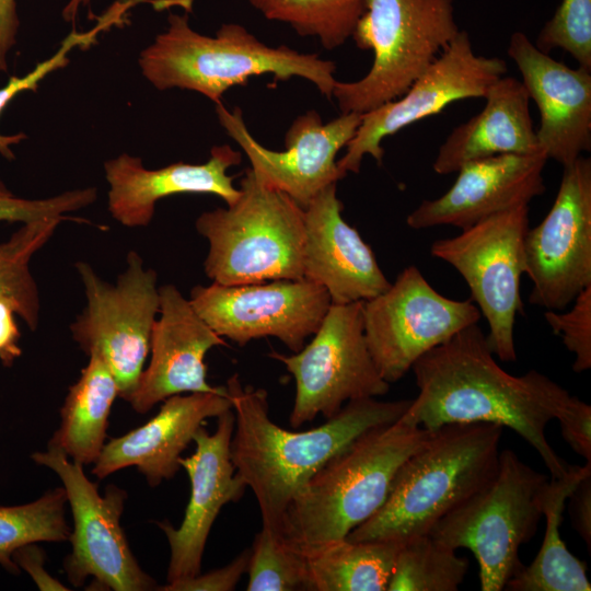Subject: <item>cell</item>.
Here are the masks:
<instances>
[{
    "label": "cell",
    "mask_w": 591,
    "mask_h": 591,
    "mask_svg": "<svg viewBox=\"0 0 591 591\" xmlns=\"http://www.w3.org/2000/svg\"><path fill=\"white\" fill-rule=\"evenodd\" d=\"M412 369L418 395L399 418L402 422L429 431L451 424L499 425L538 453L553 479L571 470L548 442L546 427L572 395L534 369L519 376L506 372L477 324L427 351Z\"/></svg>",
    "instance_id": "1"
},
{
    "label": "cell",
    "mask_w": 591,
    "mask_h": 591,
    "mask_svg": "<svg viewBox=\"0 0 591 591\" xmlns=\"http://www.w3.org/2000/svg\"><path fill=\"white\" fill-rule=\"evenodd\" d=\"M225 387L234 413L232 463L255 495L262 526L279 535L286 510L309 479L366 431L397 421L412 401H350L323 425L290 431L271 420L264 389L243 386L237 374Z\"/></svg>",
    "instance_id": "2"
},
{
    "label": "cell",
    "mask_w": 591,
    "mask_h": 591,
    "mask_svg": "<svg viewBox=\"0 0 591 591\" xmlns=\"http://www.w3.org/2000/svg\"><path fill=\"white\" fill-rule=\"evenodd\" d=\"M502 431L488 422L451 424L431 431L398 468L381 508L346 538L404 542L428 534L494 477Z\"/></svg>",
    "instance_id": "3"
},
{
    "label": "cell",
    "mask_w": 591,
    "mask_h": 591,
    "mask_svg": "<svg viewBox=\"0 0 591 591\" xmlns=\"http://www.w3.org/2000/svg\"><path fill=\"white\" fill-rule=\"evenodd\" d=\"M430 433L398 419L356 438L294 497L280 535L303 554L345 538L381 508L398 468Z\"/></svg>",
    "instance_id": "4"
},
{
    "label": "cell",
    "mask_w": 591,
    "mask_h": 591,
    "mask_svg": "<svg viewBox=\"0 0 591 591\" xmlns=\"http://www.w3.org/2000/svg\"><path fill=\"white\" fill-rule=\"evenodd\" d=\"M138 65L155 89L194 91L215 104L230 88L263 74L306 79L327 99L337 82L334 61L286 45L267 46L237 23L222 24L213 37L202 35L190 27L188 12L169 13L166 30L140 53Z\"/></svg>",
    "instance_id": "5"
},
{
    "label": "cell",
    "mask_w": 591,
    "mask_h": 591,
    "mask_svg": "<svg viewBox=\"0 0 591 591\" xmlns=\"http://www.w3.org/2000/svg\"><path fill=\"white\" fill-rule=\"evenodd\" d=\"M239 189L235 202L196 219L209 243L205 274L224 286L302 279L303 209L260 183L252 169Z\"/></svg>",
    "instance_id": "6"
},
{
    "label": "cell",
    "mask_w": 591,
    "mask_h": 591,
    "mask_svg": "<svg viewBox=\"0 0 591 591\" xmlns=\"http://www.w3.org/2000/svg\"><path fill=\"white\" fill-rule=\"evenodd\" d=\"M453 0H364L351 38L372 50L368 73L336 82L341 113H368L403 95L460 32Z\"/></svg>",
    "instance_id": "7"
},
{
    "label": "cell",
    "mask_w": 591,
    "mask_h": 591,
    "mask_svg": "<svg viewBox=\"0 0 591 591\" xmlns=\"http://www.w3.org/2000/svg\"><path fill=\"white\" fill-rule=\"evenodd\" d=\"M548 480L505 449L494 477L428 534L455 551H471L479 567L480 590L501 591L523 567L520 547L536 533Z\"/></svg>",
    "instance_id": "8"
},
{
    "label": "cell",
    "mask_w": 591,
    "mask_h": 591,
    "mask_svg": "<svg viewBox=\"0 0 591 591\" xmlns=\"http://www.w3.org/2000/svg\"><path fill=\"white\" fill-rule=\"evenodd\" d=\"M76 269L83 285L86 306L70 325L73 340L88 356L97 352L112 371L119 397L129 402L150 352L160 296L154 269L146 268L136 251L126 258L115 283L102 279L81 260Z\"/></svg>",
    "instance_id": "9"
},
{
    "label": "cell",
    "mask_w": 591,
    "mask_h": 591,
    "mask_svg": "<svg viewBox=\"0 0 591 591\" xmlns=\"http://www.w3.org/2000/svg\"><path fill=\"white\" fill-rule=\"evenodd\" d=\"M529 206L488 217L449 239L437 240L430 254L454 267L466 281L472 301L486 318L490 350L501 361L517 360L514 324L523 314L520 294L525 274L524 239Z\"/></svg>",
    "instance_id": "10"
},
{
    "label": "cell",
    "mask_w": 591,
    "mask_h": 591,
    "mask_svg": "<svg viewBox=\"0 0 591 591\" xmlns=\"http://www.w3.org/2000/svg\"><path fill=\"white\" fill-rule=\"evenodd\" d=\"M362 303L331 304L301 350L290 356L269 354L285 364L296 382L291 427L299 428L320 414L331 418L350 401L389 392L390 383L380 375L368 349Z\"/></svg>",
    "instance_id": "11"
},
{
    "label": "cell",
    "mask_w": 591,
    "mask_h": 591,
    "mask_svg": "<svg viewBox=\"0 0 591 591\" xmlns=\"http://www.w3.org/2000/svg\"><path fill=\"white\" fill-rule=\"evenodd\" d=\"M31 459L54 471L66 491L73 520L71 553L63 561L70 583L81 587L92 578L91 584L99 590H158L155 580L139 566L120 525L127 493L109 485L101 496L83 466L58 449L35 452Z\"/></svg>",
    "instance_id": "12"
},
{
    "label": "cell",
    "mask_w": 591,
    "mask_h": 591,
    "mask_svg": "<svg viewBox=\"0 0 591 591\" xmlns=\"http://www.w3.org/2000/svg\"><path fill=\"white\" fill-rule=\"evenodd\" d=\"M363 332L380 375L401 380L427 351L480 320L472 300L449 299L416 266L399 273L381 294L362 303Z\"/></svg>",
    "instance_id": "13"
},
{
    "label": "cell",
    "mask_w": 591,
    "mask_h": 591,
    "mask_svg": "<svg viewBox=\"0 0 591 591\" xmlns=\"http://www.w3.org/2000/svg\"><path fill=\"white\" fill-rule=\"evenodd\" d=\"M529 301L563 311L591 286V160L564 167L553 206L524 239Z\"/></svg>",
    "instance_id": "14"
},
{
    "label": "cell",
    "mask_w": 591,
    "mask_h": 591,
    "mask_svg": "<svg viewBox=\"0 0 591 591\" xmlns=\"http://www.w3.org/2000/svg\"><path fill=\"white\" fill-rule=\"evenodd\" d=\"M189 300L220 337L244 346L271 336L294 352L317 331L332 304L323 287L304 278L198 285Z\"/></svg>",
    "instance_id": "15"
},
{
    "label": "cell",
    "mask_w": 591,
    "mask_h": 591,
    "mask_svg": "<svg viewBox=\"0 0 591 591\" xmlns=\"http://www.w3.org/2000/svg\"><path fill=\"white\" fill-rule=\"evenodd\" d=\"M499 57L474 51L466 31H460L451 44L399 97L362 114L361 123L337 161L345 173H359L364 155L382 163V140L405 127L439 114L449 104L486 95L488 88L507 73Z\"/></svg>",
    "instance_id": "16"
},
{
    "label": "cell",
    "mask_w": 591,
    "mask_h": 591,
    "mask_svg": "<svg viewBox=\"0 0 591 591\" xmlns=\"http://www.w3.org/2000/svg\"><path fill=\"white\" fill-rule=\"evenodd\" d=\"M216 114L227 134L245 152L258 181L286 194L302 209L325 187L347 175L338 167L336 157L352 139L362 117L358 113H341L324 124L316 111H308L287 130L286 150L274 151L251 135L239 107L229 111L218 103Z\"/></svg>",
    "instance_id": "17"
},
{
    "label": "cell",
    "mask_w": 591,
    "mask_h": 591,
    "mask_svg": "<svg viewBox=\"0 0 591 591\" xmlns=\"http://www.w3.org/2000/svg\"><path fill=\"white\" fill-rule=\"evenodd\" d=\"M233 429L234 413L230 409L217 417L213 433L202 425L193 439L194 453L179 459L190 482L184 519L177 529L166 522L158 523L170 546L167 582L200 573L206 543L220 510L241 499L247 488L231 460Z\"/></svg>",
    "instance_id": "18"
},
{
    "label": "cell",
    "mask_w": 591,
    "mask_h": 591,
    "mask_svg": "<svg viewBox=\"0 0 591 591\" xmlns=\"http://www.w3.org/2000/svg\"><path fill=\"white\" fill-rule=\"evenodd\" d=\"M507 54L538 108L541 149L563 167L570 165L591 149V71L552 58L520 31L511 35Z\"/></svg>",
    "instance_id": "19"
},
{
    "label": "cell",
    "mask_w": 591,
    "mask_h": 591,
    "mask_svg": "<svg viewBox=\"0 0 591 591\" xmlns=\"http://www.w3.org/2000/svg\"><path fill=\"white\" fill-rule=\"evenodd\" d=\"M544 151L507 153L471 161L459 169L453 185L440 197L426 199L406 219L420 230L451 225L464 230L496 213L529 202L545 193Z\"/></svg>",
    "instance_id": "20"
},
{
    "label": "cell",
    "mask_w": 591,
    "mask_h": 591,
    "mask_svg": "<svg viewBox=\"0 0 591 591\" xmlns=\"http://www.w3.org/2000/svg\"><path fill=\"white\" fill-rule=\"evenodd\" d=\"M159 316L150 340V361L129 399L135 412L144 414L170 396L217 392L207 381L205 357L227 343L198 314L189 299L174 285L159 287Z\"/></svg>",
    "instance_id": "21"
},
{
    "label": "cell",
    "mask_w": 591,
    "mask_h": 591,
    "mask_svg": "<svg viewBox=\"0 0 591 591\" xmlns=\"http://www.w3.org/2000/svg\"><path fill=\"white\" fill-rule=\"evenodd\" d=\"M336 184L303 209V278L323 287L332 304L370 300L391 285L371 247L343 218Z\"/></svg>",
    "instance_id": "22"
},
{
    "label": "cell",
    "mask_w": 591,
    "mask_h": 591,
    "mask_svg": "<svg viewBox=\"0 0 591 591\" xmlns=\"http://www.w3.org/2000/svg\"><path fill=\"white\" fill-rule=\"evenodd\" d=\"M242 154L230 146H213L201 164L176 162L147 169L142 160L121 153L104 163L108 184L107 208L114 220L127 228L147 227L160 199L177 194H211L227 206L236 201L240 189L228 170L241 163Z\"/></svg>",
    "instance_id": "23"
},
{
    "label": "cell",
    "mask_w": 591,
    "mask_h": 591,
    "mask_svg": "<svg viewBox=\"0 0 591 591\" xmlns=\"http://www.w3.org/2000/svg\"><path fill=\"white\" fill-rule=\"evenodd\" d=\"M230 409L232 402L225 385L217 392L170 396L144 425L105 443L92 473L103 479L135 466L155 487L178 472L183 451L206 420Z\"/></svg>",
    "instance_id": "24"
},
{
    "label": "cell",
    "mask_w": 591,
    "mask_h": 591,
    "mask_svg": "<svg viewBox=\"0 0 591 591\" xmlns=\"http://www.w3.org/2000/svg\"><path fill=\"white\" fill-rule=\"evenodd\" d=\"M484 99L483 111L455 127L439 147L432 165L436 173H456L471 161L494 155L543 151L521 80L505 74L488 88Z\"/></svg>",
    "instance_id": "25"
},
{
    "label": "cell",
    "mask_w": 591,
    "mask_h": 591,
    "mask_svg": "<svg viewBox=\"0 0 591 591\" xmlns=\"http://www.w3.org/2000/svg\"><path fill=\"white\" fill-rule=\"evenodd\" d=\"M117 382L97 352L89 355L88 364L67 393L60 409L61 422L48 442V448L62 451L80 465L94 464L106 439L108 417Z\"/></svg>",
    "instance_id": "26"
},
{
    "label": "cell",
    "mask_w": 591,
    "mask_h": 591,
    "mask_svg": "<svg viewBox=\"0 0 591 591\" xmlns=\"http://www.w3.org/2000/svg\"><path fill=\"white\" fill-rule=\"evenodd\" d=\"M591 473V462L572 465L569 473L548 480L542 502L545 535L536 557L506 584L509 591H590L587 565L572 555L560 537L566 501L578 482Z\"/></svg>",
    "instance_id": "27"
},
{
    "label": "cell",
    "mask_w": 591,
    "mask_h": 591,
    "mask_svg": "<svg viewBox=\"0 0 591 591\" xmlns=\"http://www.w3.org/2000/svg\"><path fill=\"white\" fill-rule=\"evenodd\" d=\"M402 541L346 537L304 554L310 591H387Z\"/></svg>",
    "instance_id": "28"
},
{
    "label": "cell",
    "mask_w": 591,
    "mask_h": 591,
    "mask_svg": "<svg viewBox=\"0 0 591 591\" xmlns=\"http://www.w3.org/2000/svg\"><path fill=\"white\" fill-rule=\"evenodd\" d=\"M62 218H44L22 225L0 243V296L11 301L18 316L36 331L40 298L31 271L33 256L50 240Z\"/></svg>",
    "instance_id": "29"
},
{
    "label": "cell",
    "mask_w": 591,
    "mask_h": 591,
    "mask_svg": "<svg viewBox=\"0 0 591 591\" xmlns=\"http://www.w3.org/2000/svg\"><path fill=\"white\" fill-rule=\"evenodd\" d=\"M468 571V559L421 534L399 547L387 591H456Z\"/></svg>",
    "instance_id": "30"
},
{
    "label": "cell",
    "mask_w": 591,
    "mask_h": 591,
    "mask_svg": "<svg viewBox=\"0 0 591 591\" xmlns=\"http://www.w3.org/2000/svg\"><path fill=\"white\" fill-rule=\"evenodd\" d=\"M267 20L289 24L332 50L351 37L364 0H248Z\"/></svg>",
    "instance_id": "31"
},
{
    "label": "cell",
    "mask_w": 591,
    "mask_h": 591,
    "mask_svg": "<svg viewBox=\"0 0 591 591\" xmlns=\"http://www.w3.org/2000/svg\"><path fill=\"white\" fill-rule=\"evenodd\" d=\"M67 496L63 487L46 491L35 501L0 507V565L19 573L13 553L27 544L69 541L71 528L65 517Z\"/></svg>",
    "instance_id": "32"
},
{
    "label": "cell",
    "mask_w": 591,
    "mask_h": 591,
    "mask_svg": "<svg viewBox=\"0 0 591 591\" xmlns=\"http://www.w3.org/2000/svg\"><path fill=\"white\" fill-rule=\"evenodd\" d=\"M247 591L310 590L306 556L266 528L250 549Z\"/></svg>",
    "instance_id": "33"
},
{
    "label": "cell",
    "mask_w": 591,
    "mask_h": 591,
    "mask_svg": "<svg viewBox=\"0 0 591 591\" xmlns=\"http://www.w3.org/2000/svg\"><path fill=\"white\" fill-rule=\"evenodd\" d=\"M119 18L116 13L106 14L99 23L90 31L80 33L72 31L60 44L57 51L49 58L38 62L30 72L23 77L12 76L9 78L5 85L0 88V115L8 104L20 93L25 91L36 92L39 82L55 70L65 68L70 62L69 54L76 49H86L91 47L97 36L103 32L117 25ZM27 139L24 132L14 135L0 134V155L7 160H14V151L12 147Z\"/></svg>",
    "instance_id": "34"
},
{
    "label": "cell",
    "mask_w": 591,
    "mask_h": 591,
    "mask_svg": "<svg viewBox=\"0 0 591 591\" xmlns=\"http://www.w3.org/2000/svg\"><path fill=\"white\" fill-rule=\"evenodd\" d=\"M535 46L546 54L560 48L591 71V0H561L540 31Z\"/></svg>",
    "instance_id": "35"
},
{
    "label": "cell",
    "mask_w": 591,
    "mask_h": 591,
    "mask_svg": "<svg viewBox=\"0 0 591 591\" xmlns=\"http://www.w3.org/2000/svg\"><path fill=\"white\" fill-rule=\"evenodd\" d=\"M97 198L95 187L78 188L63 192L48 198L28 199L16 196L0 179V222L26 223L44 218H62L84 222L70 217L92 205Z\"/></svg>",
    "instance_id": "36"
},
{
    "label": "cell",
    "mask_w": 591,
    "mask_h": 591,
    "mask_svg": "<svg viewBox=\"0 0 591 591\" xmlns=\"http://www.w3.org/2000/svg\"><path fill=\"white\" fill-rule=\"evenodd\" d=\"M572 303L567 312L547 310L544 318L573 354L572 369L579 373L591 368V286L583 289Z\"/></svg>",
    "instance_id": "37"
},
{
    "label": "cell",
    "mask_w": 591,
    "mask_h": 591,
    "mask_svg": "<svg viewBox=\"0 0 591 591\" xmlns=\"http://www.w3.org/2000/svg\"><path fill=\"white\" fill-rule=\"evenodd\" d=\"M250 549L243 551L227 566L211 570L204 575L198 573L195 577L167 582L158 588L162 591H231L236 588L243 573L246 572Z\"/></svg>",
    "instance_id": "38"
},
{
    "label": "cell",
    "mask_w": 591,
    "mask_h": 591,
    "mask_svg": "<svg viewBox=\"0 0 591 591\" xmlns=\"http://www.w3.org/2000/svg\"><path fill=\"white\" fill-rule=\"evenodd\" d=\"M557 420L569 447L587 462H591V406L571 396Z\"/></svg>",
    "instance_id": "39"
},
{
    "label": "cell",
    "mask_w": 591,
    "mask_h": 591,
    "mask_svg": "<svg viewBox=\"0 0 591 591\" xmlns=\"http://www.w3.org/2000/svg\"><path fill=\"white\" fill-rule=\"evenodd\" d=\"M12 558L20 569H23L28 573L39 590H69V588L45 570V553L36 543L27 544L18 548L13 553Z\"/></svg>",
    "instance_id": "40"
},
{
    "label": "cell",
    "mask_w": 591,
    "mask_h": 591,
    "mask_svg": "<svg viewBox=\"0 0 591 591\" xmlns=\"http://www.w3.org/2000/svg\"><path fill=\"white\" fill-rule=\"evenodd\" d=\"M15 315L13 303L0 296V362L7 368L12 367L22 355Z\"/></svg>",
    "instance_id": "41"
},
{
    "label": "cell",
    "mask_w": 591,
    "mask_h": 591,
    "mask_svg": "<svg viewBox=\"0 0 591 591\" xmlns=\"http://www.w3.org/2000/svg\"><path fill=\"white\" fill-rule=\"evenodd\" d=\"M575 530L591 548V473L583 476L568 497Z\"/></svg>",
    "instance_id": "42"
},
{
    "label": "cell",
    "mask_w": 591,
    "mask_h": 591,
    "mask_svg": "<svg viewBox=\"0 0 591 591\" xmlns=\"http://www.w3.org/2000/svg\"><path fill=\"white\" fill-rule=\"evenodd\" d=\"M19 25L15 0H0V71H8V57L15 46Z\"/></svg>",
    "instance_id": "43"
},
{
    "label": "cell",
    "mask_w": 591,
    "mask_h": 591,
    "mask_svg": "<svg viewBox=\"0 0 591 591\" xmlns=\"http://www.w3.org/2000/svg\"><path fill=\"white\" fill-rule=\"evenodd\" d=\"M91 0H69L62 10V18L67 22H76L78 12L83 7H89Z\"/></svg>",
    "instance_id": "44"
}]
</instances>
